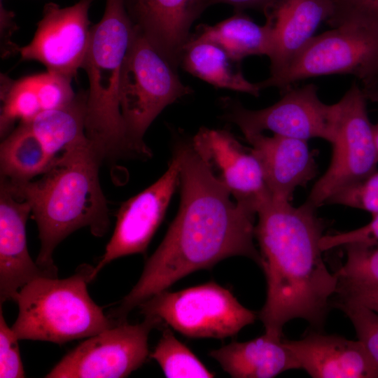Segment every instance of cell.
I'll return each instance as SVG.
<instances>
[{
  "label": "cell",
  "mask_w": 378,
  "mask_h": 378,
  "mask_svg": "<svg viewBox=\"0 0 378 378\" xmlns=\"http://www.w3.org/2000/svg\"><path fill=\"white\" fill-rule=\"evenodd\" d=\"M239 64L217 44L191 36L183 48L180 60L185 71L216 88L258 97L261 89L258 83L248 81Z\"/></svg>",
  "instance_id": "21"
},
{
  "label": "cell",
  "mask_w": 378,
  "mask_h": 378,
  "mask_svg": "<svg viewBox=\"0 0 378 378\" xmlns=\"http://www.w3.org/2000/svg\"><path fill=\"white\" fill-rule=\"evenodd\" d=\"M173 155L179 164V209L137 283L108 314L118 323L126 321L134 308L181 278L225 258L244 256L261 265L253 242L256 211L231 200L190 139L178 140Z\"/></svg>",
  "instance_id": "1"
},
{
  "label": "cell",
  "mask_w": 378,
  "mask_h": 378,
  "mask_svg": "<svg viewBox=\"0 0 378 378\" xmlns=\"http://www.w3.org/2000/svg\"><path fill=\"white\" fill-rule=\"evenodd\" d=\"M335 10V0H271L264 7L272 38L270 76L286 66Z\"/></svg>",
  "instance_id": "18"
},
{
  "label": "cell",
  "mask_w": 378,
  "mask_h": 378,
  "mask_svg": "<svg viewBox=\"0 0 378 378\" xmlns=\"http://www.w3.org/2000/svg\"><path fill=\"white\" fill-rule=\"evenodd\" d=\"M343 247L346 260L335 272L338 286L378 287V242H356Z\"/></svg>",
  "instance_id": "26"
},
{
  "label": "cell",
  "mask_w": 378,
  "mask_h": 378,
  "mask_svg": "<svg viewBox=\"0 0 378 378\" xmlns=\"http://www.w3.org/2000/svg\"><path fill=\"white\" fill-rule=\"evenodd\" d=\"M261 167L274 200L290 202L298 187H304L317 174L315 155L307 141L274 134L244 136Z\"/></svg>",
  "instance_id": "16"
},
{
  "label": "cell",
  "mask_w": 378,
  "mask_h": 378,
  "mask_svg": "<svg viewBox=\"0 0 378 378\" xmlns=\"http://www.w3.org/2000/svg\"><path fill=\"white\" fill-rule=\"evenodd\" d=\"M337 298L358 302L378 314V287L338 286Z\"/></svg>",
  "instance_id": "34"
},
{
  "label": "cell",
  "mask_w": 378,
  "mask_h": 378,
  "mask_svg": "<svg viewBox=\"0 0 378 378\" xmlns=\"http://www.w3.org/2000/svg\"><path fill=\"white\" fill-rule=\"evenodd\" d=\"M136 32L125 0H106L104 15L91 27L82 66L88 76L85 134L102 162L136 158L129 142L120 108L124 62Z\"/></svg>",
  "instance_id": "4"
},
{
  "label": "cell",
  "mask_w": 378,
  "mask_h": 378,
  "mask_svg": "<svg viewBox=\"0 0 378 378\" xmlns=\"http://www.w3.org/2000/svg\"><path fill=\"white\" fill-rule=\"evenodd\" d=\"M55 158L49 153L29 125L20 122L1 144V177L10 182L31 181L47 172Z\"/></svg>",
  "instance_id": "24"
},
{
  "label": "cell",
  "mask_w": 378,
  "mask_h": 378,
  "mask_svg": "<svg viewBox=\"0 0 378 378\" xmlns=\"http://www.w3.org/2000/svg\"><path fill=\"white\" fill-rule=\"evenodd\" d=\"M139 307L145 316L190 338L233 337L253 323L258 315L214 281L176 292L162 290Z\"/></svg>",
  "instance_id": "8"
},
{
  "label": "cell",
  "mask_w": 378,
  "mask_h": 378,
  "mask_svg": "<svg viewBox=\"0 0 378 378\" xmlns=\"http://www.w3.org/2000/svg\"><path fill=\"white\" fill-rule=\"evenodd\" d=\"M283 341L313 378H378V363L358 340L311 331Z\"/></svg>",
  "instance_id": "17"
},
{
  "label": "cell",
  "mask_w": 378,
  "mask_h": 378,
  "mask_svg": "<svg viewBox=\"0 0 378 378\" xmlns=\"http://www.w3.org/2000/svg\"><path fill=\"white\" fill-rule=\"evenodd\" d=\"M102 162L88 141L57 155L37 181L1 177L15 198L29 204L41 241L36 262L56 276L52 254L63 239L85 227L96 237L108 230L109 211L99 178Z\"/></svg>",
  "instance_id": "3"
},
{
  "label": "cell",
  "mask_w": 378,
  "mask_h": 378,
  "mask_svg": "<svg viewBox=\"0 0 378 378\" xmlns=\"http://www.w3.org/2000/svg\"><path fill=\"white\" fill-rule=\"evenodd\" d=\"M161 325L152 316L143 322L116 324L88 337L66 354L45 376L48 378H122L149 356L152 329Z\"/></svg>",
  "instance_id": "11"
},
{
  "label": "cell",
  "mask_w": 378,
  "mask_h": 378,
  "mask_svg": "<svg viewBox=\"0 0 378 378\" xmlns=\"http://www.w3.org/2000/svg\"><path fill=\"white\" fill-rule=\"evenodd\" d=\"M191 37L217 44L238 62L251 55L269 57L272 50L268 27L256 24L240 10L216 24H200Z\"/></svg>",
  "instance_id": "22"
},
{
  "label": "cell",
  "mask_w": 378,
  "mask_h": 378,
  "mask_svg": "<svg viewBox=\"0 0 378 378\" xmlns=\"http://www.w3.org/2000/svg\"><path fill=\"white\" fill-rule=\"evenodd\" d=\"M179 186V164L172 155L166 172L155 183L124 202L117 214L115 227L90 281L113 260L132 254L145 253Z\"/></svg>",
  "instance_id": "13"
},
{
  "label": "cell",
  "mask_w": 378,
  "mask_h": 378,
  "mask_svg": "<svg viewBox=\"0 0 378 378\" xmlns=\"http://www.w3.org/2000/svg\"><path fill=\"white\" fill-rule=\"evenodd\" d=\"M335 10L328 23L335 27L350 18H360L378 23V0H335Z\"/></svg>",
  "instance_id": "33"
},
{
  "label": "cell",
  "mask_w": 378,
  "mask_h": 378,
  "mask_svg": "<svg viewBox=\"0 0 378 378\" xmlns=\"http://www.w3.org/2000/svg\"><path fill=\"white\" fill-rule=\"evenodd\" d=\"M1 91V136L7 135L14 122H28L41 111L33 76L9 83Z\"/></svg>",
  "instance_id": "27"
},
{
  "label": "cell",
  "mask_w": 378,
  "mask_h": 378,
  "mask_svg": "<svg viewBox=\"0 0 378 378\" xmlns=\"http://www.w3.org/2000/svg\"><path fill=\"white\" fill-rule=\"evenodd\" d=\"M190 139L237 203L257 213L272 198L258 160L230 131L202 127Z\"/></svg>",
  "instance_id": "14"
},
{
  "label": "cell",
  "mask_w": 378,
  "mask_h": 378,
  "mask_svg": "<svg viewBox=\"0 0 378 378\" xmlns=\"http://www.w3.org/2000/svg\"><path fill=\"white\" fill-rule=\"evenodd\" d=\"M174 66L136 27L124 62L120 85V108L127 136L136 158L151 153L144 136L167 106L191 93Z\"/></svg>",
  "instance_id": "7"
},
{
  "label": "cell",
  "mask_w": 378,
  "mask_h": 378,
  "mask_svg": "<svg viewBox=\"0 0 378 378\" xmlns=\"http://www.w3.org/2000/svg\"><path fill=\"white\" fill-rule=\"evenodd\" d=\"M94 0L68 7L47 3L32 40L18 49L22 60L43 64L47 71L73 78L82 68L90 43L89 10Z\"/></svg>",
  "instance_id": "12"
},
{
  "label": "cell",
  "mask_w": 378,
  "mask_h": 378,
  "mask_svg": "<svg viewBox=\"0 0 378 378\" xmlns=\"http://www.w3.org/2000/svg\"><path fill=\"white\" fill-rule=\"evenodd\" d=\"M316 209L307 202L295 207L272 197L257 211L255 237L267 282L258 316L270 336L282 338L284 326L295 318L321 329L337 294L338 276L319 246L326 223Z\"/></svg>",
  "instance_id": "2"
},
{
  "label": "cell",
  "mask_w": 378,
  "mask_h": 378,
  "mask_svg": "<svg viewBox=\"0 0 378 378\" xmlns=\"http://www.w3.org/2000/svg\"><path fill=\"white\" fill-rule=\"evenodd\" d=\"M87 92H79L69 104L41 111L27 122L49 153L57 157L67 148L85 143Z\"/></svg>",
  "instance_id": "23"
},
{
  "label": "cell",
  "mask_w": 378,
  "mask_h": 378,
  "mask_svg": "<svg viewBox=\"0 0 378 378\" xmlns=\"http://www.w3.org/2000/svg\"><path fill=\"white\" fill-rule=\"evenodd\" d=\"M209 356L233 378H272L283 372L301 369L282 338L264 335L246 342H232Z\"/></svg>",
  "instance_id": "20"
},
{
  "label": "cell",
  "mask_w": 378,
  "mask_h": 378,
  "mask_svg": "<svg viewBox=\"0 0 378 378\" xmlns=\"http://www.w3.org/2000/svg\"><path fill=\"white\" fill-rule=\"evenodd\" d=\"M356 242H378V214L373 215L368 224L359 228L348 232L323 234L319 241V246L324 252Z\"/></svg>",
  "instance_id": "32"
},
{
  "label": "cell",
  "mask_w": 378,
  "mask_h": 378,
  "mask_svg": "<svg viewBox=\"0 0 378 378\" xmlns=\"http://www.w3.org/2000/svg\"><path fill=\"white\" fill-rule=\"evenodd\" d=\"M366 95L354 83L337 102L339 114L332 154L326 172L314 185L307 202L318 209L339 190L377 170L378 151Z\"/></svg>",
  "instance_id": "9"
},
{
  "label": "cell",
  "mask_w": 378,
  "mask_h": 378,
  "mask_svg": "<svg viewBox=\"0 0 378 378\" xmlns=\"http://www.w3.org/2000/svg\"><path fill=\"white\" fill-rule=\"evenodd\" d=\"M325 204H340L378 214V170L330 197Z\"/></svg>",
  "instance_id": "29"
},
{
  "label": "cell",
  "mask_w": 378,
  "mask_h": 378,
  "mask_svg": "<svg viewBox=\"0 0 378 378\" xmlns=\"http://www.w3.org/2000/svg\"><path fill=\"white\" fill-rule=\"evenodd\" d=\"M18 337L4 318L0 309V377L21 378L25 372L21 360Z\"/></svg>",
  "instance_id": "31"
},
{
  "label": "cell",
  "mask_w": 378,
  "mask_h": 378,
  "mask_svg": "<svg viewBox=\"0 0 378 378\" xmlns=\"http://www.w3.org/2000/svg\"><path fill=\"white\" fill-rule=\"evenodd\" d=\"M32 76L42 111L64 106L76 95L71 78L48 71Z\"/></svg>",
  "instance_id": "30"
},
{
  "label": "cell",
  "mask_w": 378,
  "mask_h": 378,
  "mask_svg": "<svg viewBox=\"0 0 378 378\" xmlns=\"http://www.w3.org/2000/svg\"><path fill=\"white\" fill-rule=\"evenodd\" d=\"M139 31L177 68L190 29L206 8L202 0H125Z\"/></svg>",
  "instance_id": "19"
},
{
  "label": "cell",
  "mask_w": 378,
  "mask_h": 378,
  "mask_svg": "<svg viewBox=\"0 0 378 378\" xmlns=\"http://www.w3.org/2000/svg\"><path fill=\"white\" fill-rule=\"evenodd\" d=\"M271 0H202L206 8L216 4H227L234 6L237 10L244 8H260L264 7Z\"/></svg>",
  "instance_id": "35"
},
{
  "label": "cell",
  "mask_w": 378,
  "mask_h": 378,
  "mask_svg": "<svg viewBox=\"0 0 378 378\" xmlns=\"http://www.w3.org/2000/svg\"><path fill=\"white\" fill-rule=\"evenodd\" d=\"M332 302L350 319L358 340L378 363V314L356 302L340 298Z\"/></svg>",
  "instance_id": "28"
},
{
  "label": "cell",
  "mask_w": 378,
  "mask_h": 378,
  "mask_svg": "<svg viewBox=\"0 0 378 378\" xmlns=\"http://www.w3.org/2000/svg\"><path fill=\"white\" fill-rule=\"evenodd\" d=\"M367 99L378 103V86L374 85L368 88H363ZM374 137L378 151V122L374 125Z\"/></svg>",
  "instance_id": "36"
},
{
  "label": "cell",
  "mask_w": 378,
  "mask_h": 378,
  "mask_svg": "<svg viewBox=\"0 0 378 378\" xmlns=\"http://www.w3.org/2000/svg\"><path fill=\"white\" fill-rule=\"evenodd\" d=\"M29 204L15 198L6 184H0V302L15 301L20 290L41 276L57 277L40 267L29 254L26 224Z\"/></svg>",
  "instance_id": "15"
},
{
  "label": "cell",
  "mask_w": 378,
  "mask_h": 378,
  "mask_svg": "<svg viewBox=\"0 0 378 378\" xmlns=\"http://www.w3.org/2000/svg\"><path fill=\"white\" fill-rule=\"evenodd\" d=\"M317 90L312 83L289 88L279 101L260 110L248 109L227 98L223 101V118L236 125L244 136L270 130L284 136L304 141L319 138L332 144L336 134L338 104L323 103Z\"/></svg>",
  "instance_id": "10"
},
{
  "label": "cell",
  "mask_w": 378,
  "mask_h": 378,
  "mask_svg": "<svg viewBox=\"0 0 378 378\" xmlns=\"http://www.w3.org/2000/svg\"><path fill=\"white\" fill-rule=\"evenodd\" d=\"M332 74L355 76L363 88L377 83V22L347 19L313 36L284 69L258 85L261 90L272 87L284 92L300 80Z\"/></svg>",
  "instance_id": "6"
},
{
  "label": "cell",
  "mask_w": 378,
  "mask_h": 378,
  "mask_svg": "<svg viewBox=\"0 0 378 378\" xmlns=\"http://www.w3.org/2000/svg\"><path fill=\"white\" fill-rule=\"evenodd\" d=\"M92 270L83 265L68 278L41 276L24 286L15 299L18 314L11 327L18 337L61 344L118 324L89 295Z\"/></svg>",
  "instance_id": "5"
},
{
  "label": "cell",
  "mask_w": 378,
  "mask_h": 378,
  "mask_svg": "<svg viewBox=\"0 0 378 378\" xmlns=\"http://www.w3.org/2000/svg\"><path fill=\"white\" fill-rule=\"evenodd\" d=\"M149 357L156 360L168 378H211L215 376L168 328L163 331Z\"/></svg>",
  "instance_id": "25"
}]
</instances>
